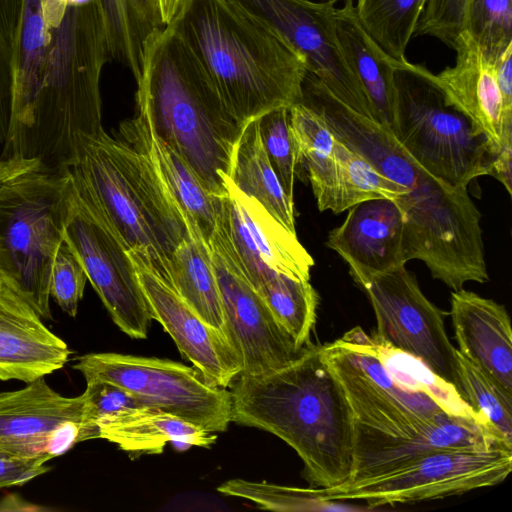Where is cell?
I'll use <instances>...</instances> for the list:
<instances>
[{
	"label": "cell",
	"instance_id": "6da1fadb",
	"mask_svg": "<svg viewBox=\"0 0 512 512\" xmlns=\"http://www.w3.org/2000/svg\"><path fill=\"white\" fill-rule=\"evenodd\" d=\"M48 24L42 78L26 111L11 121L0 157L65 170L77 163L84 142L104 130L100 79L111 55L101 0H67Z\"/></svg>",
	"mask_w": 512,
	"mask_h": 512
},
{
	"label": "cell",
	"instance_id": "7a4b0ae2",
	"mask_svg": "<svg viewBox=\"0 0 512 512\" xmlns=\"http://www.w3.org/2000/svg\"><path fill=\"white\" fill-rule=\"evenodd\" d=\"M232 422L271 433L296 451L315 488L348 483L353 468V412L322 345L292 362L231 383Z\"/></svg>",
	"mask_w": 512,
	"mask_h": 512
},
{
	"label": "cell",
	"instance_id": "3957f363",
	"mask_svg": "<svg viewBox=\"0 0 512 512\" xmlns=\"http://www.w3.org/2000/svg\"><path fill=\"white\" fill-rule=\"evenodd\" d=\"M242 125L303 98L305 59L233 0H186L172 21Z\"/></svg>",
	"mask_w": 512,
	"mask_h": 512
},
{
	"label": "cell",
	"instance_id": "277c9868",
	"mask_svg": "<svg viewBox=\"0 0 512 512\" xmlns=\"http://www.w3.org/2000/svg\"><path fill=\"white\" fill-rule=\"evenodd\" d=\"M135 81V114L221 197L243 125L228 111L173 22L154 27L144 39Z\"/></svg>",
	"mask_w": 512,
	"mask_h": 512
},
{
	"label": "cell",
	"instance_id": "5b68a950",
	"mask_svg": "<svg viewBox=\"0 0 512 512\" xmlns=\"http://www.w3.org/2000/svg\"><path fill=\"white\" fill-rule=\"evenodd\" d=\"M302 102L315 110L341 142L390 180L410 191L395 200L404 219L410 260L434 262L462 249L479 231L481 213L467 188H455L422 168L388 128L337 99L312 73Z\"/></svg>",
	"mask_w": 512,
	"mask_h": 512
},
{
	"label": "cell",
	"instance_id": "8992f818",
	"mask_svg": "<svg viewBox=\"0 0 512 512\" xmlns=\"http://www.w3.org/2000/svg\"><path fill=\"white\" fill-rule=\"evenodd\" d=\"M69 169L74 185L99 205L127 247L165 276L173 252L190 231L148 158L103 130L84 142Z\"/></svg>",
	"mask_w": 512,
	"mask_h": 512
},
{
	"label": "cell",
	"instance_id": "52a82bcc",
	"mask_svg": "<svg viewBox=\"0 0 512 512\" xmlns=\"http://www.w3.org/2000/svg\"><path fill=\"white\" fill-rule=\"evenodd\" d=\"M75 207L70 169H31L0 184V281L46 320L52 266Z\"/></svg>",
	"mask_w": 512,
	"mask_h": 512
},
{
	"label": "cell",
	"instance_id": "ba28073f",
	"mask_svg": "<svg viewBox=\"0 0 512 512\" xmlns=\"http://www.w3.org/2000/svg\"><path fill=\"white\" fill-rule=\"evenodd\" d=\"M353 412V468L349 484L360 483L449 447L460 417L443 412L429 418L373 381L339 339L322 345Z\"/></svg>",
	"mask_w": 512,
	"mask_h": 512
},
{
	"label": "cell",
	"instance_id": "9c48e42d",
	"mask_svg": "<svg viewBox=\"0 0 512 512\" xmlns=\"http://www.w3.org/2000/svg\"><path fill=\"white\" fill-rule=\"evenodd\" d=\"M393 134L429 174L455 188L488 175L500 149L447 98L425 66L396 62Z\"/></svg>",
	"mask_w": 512,
	"mask_h": 512
},
{
	"label": "cell",
	"instance_id": "30bf717a",
	"mask_svg": "<svg viewBox=\"0 0 512 512\" xmlns=\"http://www.w3.org/2000/svg\"><path fill=\"white\" fill-rule=\"evenodd\" d=\"M73 365L86 381L118 385L145 406L176 416L211 433L225 432L231 418V393L194 367L155 357L113 352L88 353Z\"/></svg>",
	"mask_w": 512,
	"mask_h": 512
},
{
	"label": "cell",
	"instance_id": "8fae6325",
	"mask_svg": "<svg viewBox=\"0 0 512 512\" xmlns=\"http://www.w3.org/2000/svg\"><path fill=\"white\" fill-rule=\"evenodd\" d=\"M512 470V448L438 450L381 477L351 486L316 488L324 501H363L375 508L457 496L502 483Z\"/></svg>",
	"mask_w": 512,
	"mask_h": 512
},
{
	"label": "cell",
	"instance_id": "7c38bea8",
	"mask_svg": "<svg viewBox=\"0 0 512 512\" xmlns=\"http://www.w3.org/2000/svg\"><path fill=\"white\" fill-rule=\"evenodd\" d=\"M74 191L76 207L64 242L81 262L117 327L133 339H145L152 316L129 248L93 198L75 185Z\"/></svg>",
	"mask_w": 512,
	"mask_h": 512
},
{
	"label": "cell",
	"instance_id": "4fadbf2b",
	"mask_svg": "<svg viewBox=\"0 0 512 512\" xmlns=\"http://www.w3.org/2000/svg\"><path fill=\"white\" fill-rule=\"evenodd\" d=\"M220 292L223 332L238 354L240 375H258L286 366L304 350L278 323L242 271L221 215L209 241Z\"/></svg>",
	"mask_w": 512,
	"mask_h": 512
},
{
	"label": "cell",
	"instance_id": "5bb4252c",
	"mask_svg": "<svg viewBox=\"0 0 512 512\" xmlns=\"http://www.w3.org/2000/svg\"><path fill=\"white\" fill-rule=\"evenodd\" d=\"M359 287L376 316L373 338L417 357L462 395L456 348L446 333L444 313L426 298L415 275L402 266Z\"/></svg>",
	"mask_w": 512,
	"mask_h": 512
},
{
	"label": "cell",
	"instance_id": "9a60e30c",
	"mask_svg": "<svg viewBox=\"0 0 512 512\" xmlns=\"http://www.w3.org/2000/svg\"><path fill=\"white\" fill-rule=\"evenodd\" d=\"M272 27L337 99L373 119L369 103L340 47L335 4L311 0H233ZM374 120V119H373Z\"/></svg>",
	"mask_w": 512,
	"mask_h": 512
},
{
	"label": "cell",
	"instance_id": "2e32d148",
	"mask_svg": "<svg viewBox=\"0 0 512 512\" xmlns=\"http://www.w3.org/2000/svg\"><path fill=\"white\" fill-rule=\"evenodd\" d=\"M0 392V449L47 462L84 441L83 396L66 397L44 377Z\"/></svg>",
	"mask_w": 512,
	"mask_h": 512
},
{
	"label": "cell",
	"instance_id": "e0dca14e",
	"mask_svg": "<svg viewBox=\"0 0 512 512\" xmlns=\"http://www.w3.org/2000/svg\"><path fill=\"white\" fill-rule=\"evenodd\" d=\"M221 215L240 267L257 290L271 276L281 273L296 280H310L314 259L289 231L254 197L225 178Z\"/></svg>",
	"mask_w": 512,
	"mask_h": 512
},
{
	"label": "cell",
	"instance_id": "ac0fdd59",
	"mask_svg": "<svg viewBox=\"0 0 512 512\" xmlns=\"http://www.w3.org/2000/svg\"><path fill=\"white\" fill-rule=\"evenodd\" d=\"M128 254L152 319L208 382L228 388L240 375L242 363L224 333L204 322L138 251L129 249Z\"/></svg>",
	"mask_w": 512,
	"mask_h": 512
},
{
	"label": "cell",
	"instance_id": "d6986e66",
	"mask_svg": "<svg viewBox=\"0 0 512 512\" xmlns=\"http://www.w3.org/2000/svg\"><path fill=\"white\" fill-rule=\"evenodd\" d=\"M326 245L348 264L358 286L405 266L402 211L389 198L360 202L350 207L343 223L328 233Z\"/></svg>",
	"mask_w": 512,
	"mask_h": 512
},
{
	"label": "cell",
	"instance_id": "ffe728a7",
	"mask_svg": "<svg viewBox=\"0 0 512 512\" xmlns=\"http://www.w3.org/2000/svg\"><path fill=\"white\" fill-rule=\"evenodd\" d=\"M70 353L40 315L0 281V380L30 383L63 368Z\"/></svg>",
	"mask_w": 512,
	"mask_h": 512
},
{
	"label": "cell",
	"instance_id": "44dd1931",
	"mask_svg": "<svg viewBox=\"0 0 512 512\" xmlns=\"http://www.w3.org/2000/svg\"><path fill=\"white\" fill-rule=\"evenodd\" d=\"M452 49L456 52L454 66L436 77L449 101L501 149L505 140L512 139V114L505 110L494 67L463 30Z\"/></svg>",
	"mask_w": 512,
	"mask_h": 512
},
{
	"label": "cell",
	"instance_id": "7402d4cb",
	"mask_svg": "<svg viewBox=\"0 0 512 512\" xmlns=\"http://www.w3.org/2000/svg\"><path fill=\"white\" fill-rule=\"evenodd\" d=\"M120 135L148 158L185 217L190 236L202 238L209 246L222 196L211 193L188 162L140 116L121 123Z\"/></svg>",
	"mask_w": 512,
	"mask_h": 512
},
{
	"label": "cell",
	"instance_id": "603a6c76",
	"mask_svg": "<svg viewBox=\"0 0 512 512\" xmlns=\"http://www.w3.org/2000/svg\"><path fill=\"white\" fill-rule=\"evenodd\" d=\"M458 351L512 392V331L504 305L463 288L451 293Z\"/></svg>",
	"mask_w": 512,
	"mask_h": 512
},
{
	"label": "cell",
	"instance_id": "cb8c5ba5",
	"mask_svg": "<svg viewBox=\"0 0 512 512\" xmlns=\"http://www.w3.org/2000/svg\"><path fill=\"white\" fill-rule=\"evenodd\" d=\"M335 22L343 56L357 79L373 119L392 131L396 126V89L391 59L361 25L353 0L335 9Z\"/></svg>",
	"mask_w": 512,
	"mask_h": 512
},
{
	"label": "cell",
	"instance_id": "d4e9b609",
	"mask_svg": "<svg viewBox=\"0 0 512 512\" xmlns=\"http://www.w3.org/2000/svg\"><path fill=\"white\" fill-rule=\"evenodd\" d=\"M98 438L116 444L130 455H141L159 454L167 443L178 450L208 448L216 442L217 435L160 410L141 407L99 424Z\"/></svg>",
	"mask_w": 512,
	"mask_h": 512
},
{
	"label": "cell",
	"instance_id": "484cf974",
	"mask_svg": "<svg viewBox=\"0 0 512 512\" xmlns=\"http://www.w3.org/2000/svg\"><path fill=\"white\" fill-rule=\"evenodd\" d=\"M409 191L387 178L367 159L336 139L332 166L321 186L313 194L321 212L330 210L339 214L366 200H396Z\"/></svg>",
	"mask_w": 512,
	"mask_h": 512
},
{
	"label": "cell",
	"instance_id": "4316f807",
	"mask_svg": "<svg viewBox=\"0 0 512 512\" xmlns=\"http://www.w3.org/2000/svg\"><path fill=\"white\" fill-rule=\"evenodd\" d=\"M229 178L239 190L257 199L282 225L296 233L294 203L287 198L266 155L258 118L243 125L233 149Z\"/></svg>",
	"mask_w": 512,
	"mask_h": 512
},
{
	"label": "cell",
	"instance_id": "83f0119b",
	"mask_svg": "<svg viewBox=\"0 0 512 512\" xmlns=\"http://www.w3.org/2000/svg\"><path fill=\"white\" fill-rule=\"evenodd\" d=\"M163 277L204 322L223 332L218 283L209 246L202 238L189 236L183 240L173 252Z\"/></svg>",
	"mask_w": 512,
	"mask_h": 512
},
{
	"label": "cell",
	"instance_id": "f1b7e54d",
	"mask_svg": "<svg viewBox=\"0 0 512 512\" xmlns=\"http://www.w3.org/2000/svg\"><path fill=\"white\" fill-rule=\"evenodd\" d=\"M49 40V24L42 0H22L13 46L15 80L11 121L26 111L34 97L43 75Z\"/></svg>",
	"mask_w": 512,
	"mask_h": 512
},
{
	"label": "cell",
	"instance_id": "f546056e",
	"mask_svg": "<svg viewBox=\"0 0 512 512\" xmlns=\"http://www.w3.org/2000/svg\"><path fill=\"white\" fill-rule=\"evenodd\" d=\"M372 339L380 361L398 383L410 390L427 394L445 412L451 415L467 418L491 427L464 400L454 385L437 376L420 359L379 342L373 337Z\"/></svg>",
	"mask_w": 512,
	"mask_h": 512
},
{
	"label": "cell",
	"instance_id": "4dcf8cb0",
	"mask_svg": "<svg viewBox=\"0 0 512 512\" xmlns=\"http://www.w3.org/2000/svg\"><path fill=\"white\" fill-rule=\"evenodd\" d=\"M426 0H356L357 17L371 38L391 58L405 62Z\"/></svg>",
	"mask_w": 512,
	"mask_h": 512
},
{
	"label": "cell",
	"instance_id": "1f68e13d",
	"mask_svg": "<svg viewBox=\"0 0 512 512\" xmlns=\"http://www.w3.org/2000/svg\"><path fill=\"white\" fill-rule=\"evenodd\" d=\"M257 292L296 345L299 348L309 345L319 303L318 293L309 280L276 273Z\"/></svg>",
	"mask_w": 512,
	"mask_h": 512
},
{
	"label": "cell",
	"instance_id": "d6a6232c",
	"mask_svg": "<svg viewBox=\"0 0 512 512\" xmlns=\"http://www.w3.org/2000/svg\"><path fill=\"white\" fill-rule=\"evenodd\" d=\"M109 38L111 60L139 75L142 44L156 27L145 0H101Z\"/></svg>",
	"mask_w": 512,
	"mask_h": 512
},
{
	"label": "cell",
	"instance_id": "836d02e7",
	"mask_svg": "<svg viewBox=\"0 0 512 512\" xmlns=\"http://www.w3.org/2000/svg\"><path fill=\"white\" fill-rule=\"evenodd\" d=\"M456 359L463 398L512 444V392L458 349Z\"/></svg>",
	"mask_w": 512,
	"mask_h": 512
},
{
	"label": "cell",
	"instance_id": "e575fe53",
	"mask_svg": "<svg viewBox=\"0 0 512 512\" xmlns=\"http://www.w3.org/2000/svg\"><path fill=\"white\" fill-rule=\"evenodd\" d=\"M462 30L493 65L512 48V0H466Z\"/></svg>",
	"mask_w": 512,
	"mask_h": 512
},
{
	"label": "cell",
	"instance_id": "d590c367",
	"mask_svg": "<svg viewBox=\"0 0 512 512\" xmlns=\"http://www.w3.org/2000/svg\"><path fill=\"white\" fill-rule=\"evenodd\" d=\"M217 491L238 498H243L257 504L261 509L272 511H311L338 510L337 501L322 500L317 489L298 488L245 479H230L217 488Z\"/></svg>",
	"mask_w": 512,
	"mask_h": 512
},
{
	"label": "cell",
	"instance_id": "8d00e7d4",
	"mask_svg": "<svg viewBox=\"0 0 512 512\" xmlns=\"http://www.w3.org/2000/svg\"><path fill=\"white\" fill-rule=\"evenodd\" d=\"M261 141L269 162L287 196L294 203L298 158L289 108L271 110L258 118Z\"/></svg>",
	"mask_w": 512,
	"mask_h": 512
},
{
	"label": "cell",
	"instance_id": "74e56055",
	"mask_svg": "<svg viewBox=\"0 0 512 512\" xmlns=\"http://www.w3.org/2000/svg\"><path fill=\"white\" fill-rule=\"evenodd\" d=\"M83 396L84 441L98 438V425L133 409L147 407L126 389L101 380L86 381Z\"/></svg>",
	"mask_w": 512,
	"mask_h": 512
},
{
	"label": "cell",
	"instance_id": "f35d334b",
	"mask_svg": "<svg viewBox=\"0 0 512 512\" xmlns=\"http://www.w3.org/2000/svg\"><path fill=\"white\" fill-rule=\"evenodd\" d=\"M87 280L81 262L64 242L59 247L52 266L50 297L65 313L75 317Z\"/></svg>",
	"mask_w": 512,
	"mask_h": 512
},
{
	"label": "cell",
	"instance_id": "ab89813d",
	"mask_svg": "<svg viewBox=\"0 0 512 512\" xmlns=\"http://www.w3.org/2000/svg\"><path fill=\"white\" fill-rule=\"evenodd\" d=\"M466 0H426L414 36L428 35L453 48L462 31Z\"/></svg>",
	"mask_w": 512,
	"mask_h": 512
},
{
	"label": "cell",
	"instance_id": "60d3db41",
	"mask_svg": "<svg viewBox=\"0 0 512 512\" xmlns=\"http://www.w3.org/2000/svg\"><path fill=\"white\" fill-rule=\"evenodd\" d=\"M13 48L0 27V147H4L10 128L14 100Z\"/></svg>",
	"mask_w": 512,
	"mask_h": 512
},
{
	"label": "cell",
	"instance_id": "b9f144b4",
	"mask_svg": "<svg viewBox=\"0 0 512 512\" xmlns=\"http://www.w3.org/2000/svg\"><path fill=\"white\" fill-rule=\"evenodd\" d=\"M49 469L43 461L17 457L0 449V489L24 485Z\"/></svg>",
	"mask_w": 512,
	"mask_h": 512
},
{
	"label": "cell",
	"instance_id": "7bdbcfd3",
	"mask_svg": "<svg viewBox=\"0 0 512 512\" xmlns=\"http://www.w3.org/2000/svg\"><path fill=\"white\" fill-rule=\"evenodd\" d=\"M512 48H509L494 64L495 77L501 91L504 107L512 114Z\"/></svg>",
	"mask_w": 512,
	"mask_h": 512
},
{
	"label": "cell",
	"instance_id": "ee69618b",
	"mask_svg": "<svg viewBox=\"0 0 512 512\" xmlns=\"http://www.w3.org/2000/svg\"><path fill=\"white\" fill-rule=\"evenodd\" d=\"M512 139L504 141L502 148L494 158L488 175L493 176L503 184L508 194H512Z\"/></svg>",
	"mask_w": 512,
	"mask_h": 512
},
{
	"label": "cell",
	"instance_id": "f6af8a7d",
	"mask_svg": "<svg viewBox=\"0 0 512 512\" xmlns=\"http://www.w3.org/2000/svg\"><path fill=\"white\" fill-rule=\"evenodd\" d=\"M186 0H145L152 21L156 26L170 24Z\"/></svg>",
	"mask_w": 512,
	"mask_h": 512
},
{
	"label": "cell",
	"instance_id": "bcb514c9",
	"mask_svg": "<svg viewBox=\"0 0 512 512\" xmlns=\"http://www.w3.org/2000/svg\"><path fill=\"white\" fill-rule=\"evenodd\" d=\"M37 164L33 161L15 158L4 159L0 157V184L20 173L35 169Z\"/></svg>",
	"mask_w": 512,
	"mask_h": 512
},
{
	"label": "cell",
	"instance_id": "7dc6e473",
	"mask_svg": "<svg viewBox=\"0 0 512 512\" xmlns=\"http://www.w3.org/2000/svg\"><path fill=\"white\" fill-rule=\"evenodd\" d=\"M321 1H325V2H329V3L335 4V3L339 2L340 0H321Z\"/></svg>",
	"mask_w": 512,
	"mask_h": 512
}]
</instances>
